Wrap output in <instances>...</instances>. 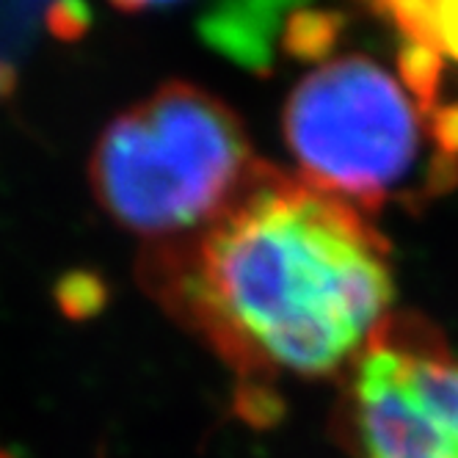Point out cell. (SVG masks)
<instances>
[{"instance_id": "cell-6", "label": "cell", "mask_w": 458, "mask_h": 458, "mask_svg": "<svg viewBox=\"0 0 458 458\" xmlns=\"http://www.w3.org/2000/svg\"><path fill=\"white\" fill-rule=\"evenodd\" d=\"M392 22L406 45L458 64V0H359Z\"/></svg>"}, {"instance_id": "cell-4", "label": "cell", "mask_w": 458, "mask_h": 458, "mask_svg": "<svg viewBox=\"0 0 458 458\" xmlns=\"http://www.w3.org/2000/svg\"><path fill=\"white\" fill-rule=\"evenodd\" d=\"M348 425L356 458H458V356L389 318L353 365Z\"/></svg>"}, {"instance_id": "cell-9", "label": "cell", "mask_w": 458, "mask_h": 458, "mask_svg": "<svg viewBox=\"0 0 458 458\" xmlns=\"http://www.w3.org/2000/svg\"><path fill=\"white\" fill-rule=\"evenodd\" d=\"M114 6L124 12H141V9H160V6H177L182 0H111Z\"/></svg>"}, {"instance_id": "cell-3", "label": "cell", "mask_w": 458, "mask_h": 458, "mask_svg": "<svg viewBox=\"0 0 458 458\" xmlns=\"http://www.w3.org/2000/svg\"><path fill=\"white\" fill-rule=\"evenodd\" d=\"M420 116L403 83L365 55H345L293 89L284 139L307 185L373 213L417 177L431 191L420 169Z\"/></svg>"}, {"instance_id": "cell-10", "label": "cell", "mask_w": 458, "mask_h": 458, "mask_svg": "<svg viewBox=\"0 0 458 458\" xmlns=\"http://www.w3.org/2000/svg\"><path fill=\"white\" fill-rule=\"evenodd\" d=\"M12 83H14V75H12V72H4V70H0V97L9 94Z\"/></svg>"}, {"instance_id": "cell-7", "label": "cell", "mask_w": 458, "mask_h": 458, "mask_svg": "<svg viewBox=\"0 0 458 458\" xmlns=\"http://www.w3.org/2000/svg\"><path fill=\"white\" fill-rule=\"evenodd\" d=\"M340 30H343L340 14L320 12V9H299L287 20L284 47L293 58L318 61L329 50H335Z\"/></svg>"}, {"instance_id": "cell-2", "label": "cell", "mask_w": 458, "mask_h": 458, "mask_svg": "<svg viewBox=\"0 0 458 458\" xmlns=\"http://www.w3.org/2000/svg\"><path fill=\"white\" fill-rule=\"evenodd\" d=\"M259 166L238 116L174 81L106 127L91 155V188L119 226L163 246L210 226Z\"/></svg>"}, {"instance_id": "cell-1", "label": "cell", "mask_w": 458, "mask_h": 458, "mask_svg": "<svg viewBox=\"0 0 458 458\" xmlns=\"http://www.w3.org/2000/svg\"><path fill=\"white\" fill-rule=\"evenodd\" d=\"M160 299L246 378L353 368L389 320V251L362 210L259 166L241 199L152 259Z\"/></svg>"}, {"instance_id": "cell-5", "label": "cell", "mask_w": 458, "mask_h": 458, "mask_svg": "<svg viewBox=\"0 0 458 458\" xmlns=\"http://www.w3.org/2000/svg\"><path fill=\"white\" fill-rule=\"evenodd\" d=\"M299 4L301 0H213L199 28L208 45L259 72L271 61V39L282 12Z\"/></svg>"}, {"instance_id": "cell-8", "label": "cell", "mask_w": 458, "mask_h": 458, "mask_svg": "<svg viewBox=\"0 0 458 458\" xmlns=\"http://www.w3.org/2000/svg\"><path fill=\"white\" fill-rule=\"evenodd\" d=\"M89 6L83 0H55L47 9V28L61 39H75L89 28Z\"/></svg>"}]
</instances>
